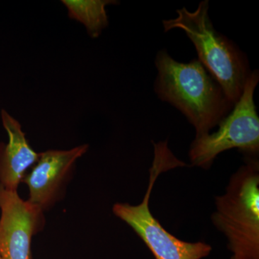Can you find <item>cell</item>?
I'll return each instance as SVG.
<instances>
[{
    "mask_svg": "<svg viewBox=\"0 0 259 259\" xmlns=\"http://www.w3.org/2000/svg\"><path fill=\"white\" fill-rule=\"evenodd\" d=\"M155 64V93L185 116L195 129V138L209 134L233 110L234 104L198 59L179 62L163 49Z\"/></svg>",
    "mask_w": 259,
    "mask_h": 259,
    "instance_id": "1",
    "label": "cell"
},
{
    "mask_svg": "<svg viewBox=\"0 0 259 259\" xmlns=\"http://www.w3.org/2000/svg\"><path fill=\"white\" fill-rule=\"evenodd\" d=\"M209 1L199 3L197 9L177 10L176 18L163 20L165 32L181 29L194 44L198 60L220 83L232 103L241 98L251 71L246 55L214 28L209 15Z\"/></svg>",
    "mask_w": 259,
    "mask_h": 259,
    "instance_id": "2",
    "label": "cell"
},
{
    "mask_svg": "<svg viewBox=\"0 0 259 259\" xmlns=\"http://www.w3.org/2000/svg\"><path fill=\"white\" fill-rule=\"evenodd\" d=\"M213 225L222 232L236 259H259V162L245 164L231 177L226 192L215 197Z\"/></svg>",
    "mask_w": 259,
    "mask_h": 259,
    "instance_id": "3",
    "label": "cell"
},
{
    "mask_svg": "<svg viewBox=\"0 0 259 259\" xmlns=\"http://www.w3.org/2000/svg\"><path fill=\"white\" fill-rule=\"evenodd\" d=\"M152 144L154 158L149 169V183L142 202L137 205L118 202L114 204L112 212L134 230L155 259L205 258L212 251L210 245L202 241L190 243L179 239L161 226L150 209V197L158 176L177 167L187 166L174 155L166 141H153Z\"/></svg>",
    "mask_w": 259,
    "mask_h": 259,
    "instance_id": "4",
    "label": "cell"
},
{
    "mask_svg": "<svg viewBox=\"0 0 259 259\" xmlns=\"http://www.w3.org/2000/svg\"><path fill=\"white\" fill-rule=\"evenodd\" d=\"M259 81L258 70L251 71L241 98L218 125L217 131L195 138L189 157L192 166L209 169L220 153L236 148L245 158H257L259 153V117L254 92Z\"/></svg>",
    "mask_w": 259,
    "mask_h": 259,
    "instance_id": "5",
    "label": "cell"
},
{
    "mask_svg": "<svg viewBox=\"0 0 259 259\" xmlns=\"http://www.w3.org/2000/svg\"><path fill=\"white\" fill-rule=\"evenodd\" d=\"M0 257L2 259H32V237L46 224L44 212L25 201L18 191L0 186Z\"/></svg>",
    "mask_w": 259,
    "mask_h": 259,
    "instance_id": "6",
    "label": "cell"
},
{
    "mask_svg": "<svg viewBox=\"0 0 259 259\" xmlns=\"http://www.w3.org/2000/svg\"><path fill=\"white\" fill-rule=\"evenodd\" d=\"M88 149L89 145L83 144L69 150L40 153L31 171L23 180L28 187V202L44 212L51 209L64 195L76 161Z\"/></svg>",
    "mask_w": 259,
    "mask_h": 259,
    "instance_id": "7",
    "label": "cell"
},
{
    "mask_svg": "<svg viewBox=\"0 0 259 259\" xmlns=\"http://www.w3.org/2000/svg\"><path fill=\"white\" fill-rule=\"evenodd\" d=\"M3 125L8 136V142L0 143V186L7 190L18 191L27 170L38 160L26 139L22 126L6 110H2Z\"/></svg>",
    "mask_w": 259,
    "mask_h": 259,
    "instance_id": "8",
    "label": "cell"
},
{
    "mask_svg": "<svg viewBox=\"0 0 259 259\" xmlns=\"http://www.w3.org/2000/svg\"><path fill=\"white\" fill-rule=\"evenodd\" d=\"M70 18L82 24L92 38H97L108 26L106 7L117 5L114 0H62Z\"/></svg>",
    "mask_w": 259,
    "mask_h": 259,
    "instance_id": "9",
    "label": "cell"
},
{
    "mask_svg": "<svg viewBox=\"0 0 259 259\" xmlns=\"http://www.w3.org/2000/svg\"><path fill=\"white\" fill-rule=\"evenodd\" d=\"M231 259H236V258H233V256H232Z\"/></svg>",
    "mask_w": 259,
    "mask_h": 259,
    "instance_id": "10",
    "label": "cell"
},
{
    "mask_svg": "<svg viewBox=\"0 0 259 259\" xmlns=\"http://www.w3.org/2000/svg\"><path fill=\"white\" fill-rule=\"evenodd\" d=\"M0 259H2V258H1V257H0Z\"/></svg>",
    "mask_w": 259,
    "mask_h": 259,
    "instance_id": "11",
    "label": "cell"
}]
</instances>
